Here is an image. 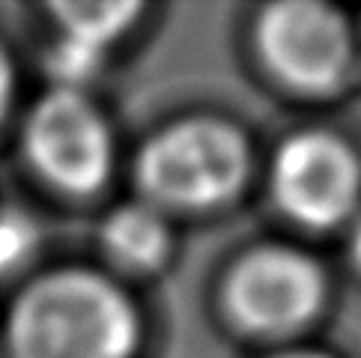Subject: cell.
<instances>
[{
    "instance_id": "2",
    "label": "cell",
    "mask_w": 361,
    "mask_h": 358,
    "mask_svg": "<svg viewBox=\"0 0 361 358\" xmlns=\"http://www.w3.org/2000/svg\"><path fill=\"white\" fill-rule=\"evenodd\" d=\"M251 171L245 135L221 117H183L161 125L135 156L140 200L164 215L206 212L239 195Z\"/></svg>"
},
{
    "instance_id": "1",
    "label": "cell",
    "mask_w": 361,
    "mask_h": 358,
    "mask_svg": "<svg viewBox=\"0 0 361 358\" xmlns=\"http://www.w3.org/2000/svg\"><path fill=\"white\" fill-rule=\"evenodd\" d=\"M144 338L135 299L105 272L57 266L12 296L6 358H135Z\"/></svg>"
},
{
    "instance_id": "9",
    "label": "cell",
    "mask_w": 361,
    "mask_h": 358,
    "mask_svg": "<svg viewBox=\"0 0 361 358\" xmlns=\"http://www.w3.org/2000/svg\"><path fill=\"white\" fill-rule=\"evenodd\" d=\"M39 245V227L27 212L0 209V280L16 275Z\"/></svg>"
},
{
    "instance_id": "5",
    "label": "cell",
    "mask_w": 361,
    "mask_h": 358,
    "mask_svg": "<svg viewBox=\"0 0 361 358\" xmlns=\"http://www.w3.org/2000/svg\"><path fill=\"white\" fill-rule=\"evenodd\" d=\"M263 63L299 93L338 90L353 63L350 24L334 6L314 0L272 4L257 18Z\"/></svg>"
},
{
    "instance_id": "11",
    "label": "cell",
    "mask_w": 361,
    "mask_h": 358,
    "mask_svg": "<svg viewBox=\"0 0 361 358\" xmlns=\"http://www.w3.org/2000/svg\"><path fill=\"white\" fill-rule=\"evenodd\" d=\"M272 358H331L326 352H314V350H287V352H278Z\"/></svg>"
},
{
    "instance_id": "7",
    "label": "cell",
    "mask_w": 361,
    "mask_h": 358,
    "mask_svg": "<svg viewBox=\"0 0 361 358\" xmlns=\"http://www.w3.org/2000/svg\"><path fill=\"white\" fill-rule=\"evenodd\" d=\"M102 254L128 275H152L167 266L173 251L171 218L147 200H126L99 224Z\"/></svg>"
},
{
    "instance_id": "3",
    "label": "cell",
    "mask_w": 361,
    "mask_h": 358,
    "mask_svg": "<svg viewBox=\"0 0 361 358\" xmlns=\"http://www.w3.org/2000/svg\"><path fill=\"white\" fill-rule=\"evenodd\" d=\"M21 144L30 168L75 197L105 188L117 161L111 123L84 90L48 87L27 111Z\"/></svg>"
},
{
    "instance_id": "4",
    "label": "cell",
    "mask_w": 361,
    "mask_h": 358,
    "mask_svg": "<svg viewBox=\"0 0 361 358\" xmlns=\"http://www.w3.org/2000/svg\"><path fill=\"white\" fill-rule=\"evenodd\" d=\"M326 278L314 257L290 245L245 251L224 280V308L248 335L278 338L305 328L317 316Z\"/></svg>"
},
{
    "instance_id": "10",
    "label": "cell",
    "mask_w": 361,
    "mask_h": 358,
    "mask_svg": "<svg viewBox=\"0 0 361 358\" xmlns=\"http://www.w3.org/2000/svg\"><path fill=\"white\" fill-rule=\"evenodd\" d=\"M12 101H16V66H12L4 42H0V129L9 120Z\"/></svg>"
},
{
    "instance_id": "8",
    "label": "cell",
    "mask_w": 361,
    "mask_h": 358,
    "mask_svg": "<svg viewBox=\"0 0 361 358\" xmlns=\"http://www.w3.org/2000/svg\"><path fill=\"white\" fill-rule=\"evenodd\" d=\"M140 12L144 6L135 0H63V4H51L57 36L78 42L102 57H108V51L132 27Z\"/></svg>"
},
{
    "instance_id": "6",
    "label": "cell",
    "mask_w": 361,
    "mask_h": 358,
    "mask_svg": "<svg viewBox=\"0 0 361 358\" xmlns=\"http://www.w3.org/2000/svg\"><path fill=\"white\" fill-rule=\"evenodd\" d=\"M269 188L278 209L302 227L329 230L350 218L361 191L355 152L329 132H299L278 147Z\"/></svg>"
},
{
    "instance_id": "12",
    "label": "cell",
    "mask_w": 361,
    "mask_h": 358,
    "mask_svg": "<svg viewBox=\"0 0 361 358\" xmlns=\"http://www.w3.org/2000/svg\"><path fill=\"white\" fill-rule=\"evenodd\" d=\"M353 257H355V263L361 266V218H358V224H355V230H353Z\"/></svg>"
}]
</instances>
